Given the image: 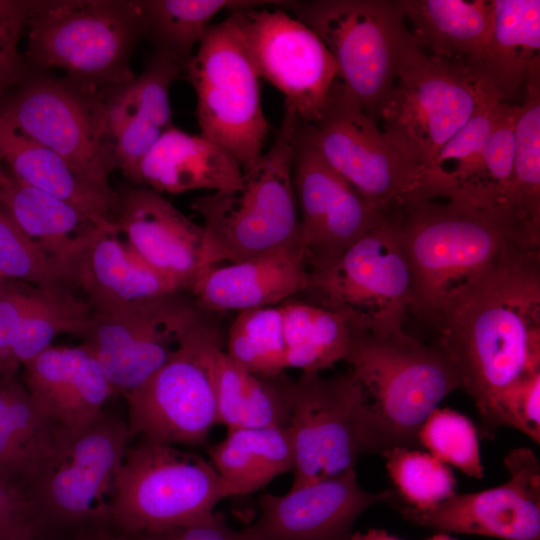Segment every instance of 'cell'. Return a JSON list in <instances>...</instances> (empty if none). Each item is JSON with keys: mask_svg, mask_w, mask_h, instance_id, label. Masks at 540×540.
<instances>
[{"mask_svg": "<svg viewBox=\"0 0 540 540\" xmlns=\"http://www.w3.org/2000/svg\"><path fill=\"white\" fill-rule=\"evenodd\" d=\"M486 433L502 395L540 371V247L512 244L436 324Z\"/></svg>", "mask_w": 540, "mask_h": 540, "instance_id": "cell-1", "label": "cell"}, {"mask_svg": "<svg viewBox=\"0 0 540 540\" xmlns=\"http://www.w3.org/2000/svg\"><path fill=\"white\" fill-rule=\"evenodd\" d=\"M409 267L411 312L436 325L514 243H532L507 213L414 197L389 211Z\"/></svg>", "mask_w": 540, "mask_h": 540, "instance_id": "cell-2", "label": "cell"}, {"mask_svg": "<svg viewBox=\"0 0 540 540\" xmlns=\"http://www.w3.org/2000/svg\"><path fill=\"white\" fill-rule=\"evenodd\" d=\"M344 361L363 393L373 453L419 447L423 422L462 389L458 371L440 349L404 329L386 335L352 329Z\"/></svg>", "mask_w": 540, "mask_h": 540, "instance_id": "cell-3", "label": "cell"}, {"mask_svg": "<svg viewBox=\"0 0 540 540\" xmlns=\"http://www.w3.org/2000/svg\"><path fill=\"white\" fill-rule=\"evenodd\" d=\"M24 58L30 70L60 69L99 94L131 82L130 58L144 36L141 1L29 0Z\"/></svg>", "mask_w": 540, "mask_h": 540, "instance_id": "cell-4", "label": "cell"}, {"mask_svg": "<svg viewBox=\"0 0 540 540\" xmlns=\"http://www.w3.org/2000/svg\"><path fill=\"white\" fill-rule=\"evenodd\" d=\"M298 122L293 106L285 103L273 144L251 166L242 169L241 185L233 191L210 192L190 203L203 220L201 271L300 242L292 179Z\"/></svg>", "mask_w": 540, "mask_h": 540, "instance_id": "cell-5", "label": "cell"}, {"mask_svg": "<svg viewBox=\"0 0 540 540\" xmlns=\"http://www.w3.org/2000/svg\"><path fill=\"white\" fill-rule=\"evenodd\" d=\"M488 84L477 71L429 54L410 34L377 123L429 174L434 158L473 115Z\"/></svg>", "mask_w": 540, "mask_h": 540, "instance_id": "cell-6", "label": "cell"}, {"mask_svg": "<svg viewBox=\"0 0 540 540\" xmlns=\"http://www.w3.org/2000/svg\"><path fill=\"white\" fill-rule=\"evenodd\" d=\"M232 497L209 460L141 439L127 448L114 479L112 520L136 537L191 524Z\"/></svg>", "mask_w": 540, "mask_h": 540, "instance_id": "cell-7", "label": "cell"}, {"mask_svg": "<svg viewBox=\"0 0 540 540\" xmlns=\"http://www.w3.org/2000/svg\"><path fill=\"white\" fill-rule=\"evenodd\" d=\"M299 129L322 159L382 213L429 197L428 171L381 130L337 80L317 120Z\"/></svg>", "mask_w": 540, "mask_h": 540, "instance_id": "cell-8", "label": "cell"}, {"mask_svg": "<svg viewBox=\"0 0 540 540\" xmlns=\"http://www.w3.org/2000/svg\"><path fill=\"white\" fill-rule=\"evenodd\" d=\"M283 8L321 39L339 81L377 121L410 36L399 0L288 1Z\"/></svg>", "mask_w": 540, "mask_h": 540, "instance_id": "cell-9", "label": "cell"}, {"mask_svg": "<svg viewBox=\"0 0 540 540\" xmlns=\"http://www.w3.org/2000/svg\"><path fill=\"white\" fill-rule=\"evenodd\" d=\"M185 71L197 98L200 135L228 151L242 169L251 166L263 154L270 126L239 9L210 26Z\"/></svg>", "mask_w": 540, "mask_h": 540, "instance_id": "cell-10", "label": "cell"}, {"mask_svg": "<svg viewBox=\"0 0 540 540\" xmlns=\"http://www.w3.org/2000/svg\"><path fill=\"white\" fill-rule=\"evenodd\" d=\"M304 293L354 330L386 335L404 329L411 277L390 213L330 265L311 271Z\"/></svg>", "mask_w": 540, "mask_h": 540, "instance_id": "cell-11", "label": "cell"}, {"mask_svg": "<svg viewBox=\"0 0 540 540\" xmlns=\"http://www.w3.org/2000/svg\"><path fill=\"white\" fill-rule=\"evenodd\" d=\"M220 341L218 328L204 315L168 361L124 396L131 438L174 446H200L207 441L219 424L209 356Z\"/></svg>", "mask_w": 540, "mask_h": 540, "instance_id": "cell-12", "label": "cell"}, {"mask_svg": "<svg viewBox=\"0 0 540 540\" xmlns=\"http://www.w3.org/2000/svg\"><path fill=\"white\" fill-rule=\"evenodd\" d=\"M65 77L30 70L5 97L0 117L56 152L92 182L113 188L106 137L105 96Z\"/></svg>", "mask_w": 540, "mask_h": 540, "instance_id": "cell-13", "label": "cell"}, {"mask_svg": "<svg viewBox=\"0 0 540 540\" xmlns=\"http://www.w3.org/2000/svg\"><path fill=\"white\" fill-rule=\"evenodd\" d=\"M184 290L118 306L91 307L81 344L114 395L126 396L164 365L204 312Z\"/></svg>", "mask_w": 540, "mask_h": 540, "instance_id": "cell-14", "label": "cell"}, {"mask_svg": "<svg viewBox=\"0 0 540 540\" xmlns=\"http://www.w3.org/2000/svg\"><path fill=\"white\" fill-rule=\"evenodd\" d=\"M365 413L361 387L349 370L328 377L302 372L292 380L291 488L337 477L373 453Z\"/></svg>", "mask_w": 540, "mask_h": 540, "instance_id": "cell-15", "label": "cell"}, {"mask_svg": "<svg viewBox=\"0 0 540 540\" xmlns=\"http://www.w3.org/2000/svg\"><path fill=\"white\" fill-rule=\"evenodd\" d=\"M130 439L127 422L106 411L86 427L67 431L30 487L45 520L65 524L112 520L114 479Z\"/></svg>", "mask_w": 540, "mask_h": 540, "instance_id": "cell-16", "label": "cell"}, {"mask_svg": "<svg viewBox=\"0 0 540 540\" xmlns=\"http://www.w3.org/2000/svg\"><path fill=\"white\" fill-rule=\"evenodd\" d=\"M248 57L295 109L301 122L317 120L337 80V67L321 39L284 8L239 9Z\"/></svg>", "mask_w": 540, "mask_h": 540, "instance_id": "cell-17", "label": "cell"}, {"mask_svg": "<svg viewBox=\"0 0 540 540\" xmlns=\"http://www.w3.org/2000/svg\"><path fill=\"white\" fill-rule=\"evenodd\" d=\"M292 179L299 241L310 272L330 265L386 218L322 159L299 122Z\"/></svg>", "mask_w": 540, "mask_h": 540, "instance_id": "cell-18", "label": "cell"}, {"mask_svg": "<svg viewBox=\"0 0 540 540\" xmlns=\"http://www.w3.org/2000/svg\"><path fill=\"white\" fill-rule=\"evenodd\" d=\"M509 480L480 492L453 495L418 510L401 507L403 515L443 533H461L503 540H540V464L527 448L504 459Z\"/></svg>", "mask_w": 540, "mask_h": 540, "instance_id": "cell-19", "label": "cell"}, {"mask_svg": "<svg viewBox=\"0 0 540 540\" xmlns=\"http://www.w3.org/2000/svg\"><path fill=\"white\" fill-rule=\"evenodd\" d=\"M397 498L395 490H364L352 469L283 495L263 494L256 521L242 530L249 540H350L355 521L366 509Z\"/></svg>", "mask_w": 540, "mask_h": 540, "instance_id": "cell-20", "label": "cell"}, {"mask_svg": "<svg viewBox=\"0 0 540 540\" xmlns=\"http://www.w3.org/2000/svg\"><path fill=\"white\" fill-rule=\"evenodd\" d=\"M118 192L116 226L145 263L189 291L202 270L204 230L161 193L143 186Z\"/></svg>", "mask_w": 540, "mask_h": 540, "instance_id": "cell-21", "label": "cell"}, {"mask_svg": "<svg viewBox=\"0 0 540 540\" xmlns=\"http://www.w3.org/2000/svg\"><path fill=\"white\" fill-rule=\"evenodd\" d=\"M310 280L300 242L244 261L205 268L189 292L203 311L237 313L280 305Z\"/></svg>", "mask_w": 540, "mask_h": 540, "instance_id": "cell-22", "label": "cell"}, {"mask_svg": "<svg viewBox=\"0 0 540 540\" xmlns=\"http://www.w3.org/2000/svg\"><path fill=\"white\" fill-rule=\"evenodd\" d=\"M181 71L175 63L153 54L139 76L105 96L113 168L128 179L144 155L173 127L169 91Z\"/></svg>", "mask_w": 540, "mask_h": 540, "instance_id": "cell-23", "label": "cell"}, {"mask_svg": "<svg viewBox=\"0 0 540 540\" xmlns=\"http://www.w3.org/2000/svg\"><path fill=\"white\" fill-rule=\"evenodd\" d=\"M22 367V381L37 407L69 432L95 421L114 395L100 365L82 344H52Z\"/></svg>", "mask_w": 540, "mask_h": 540, "instance_id": "cell-24", "label": "cell"}, {"mask_svg": "<svg viewBox=\"0 0 540 540\" xmlns=\"http://www.w3.org/2000/svg\"><path fill=\"white\" fill-rule=\"evenodd\" d=\"M158 193L228 192L242 182V167L225 149L176 127L166 131L129 179Z\"/></svg>", "mask_w": 540, "mask_h": 540, "instance_id": "cell-25", "label": "cell"}, {"mask_svg": "<svg viewBox=\"0 0 540 540\" xmlns=\"http://www.w3.org/2000/svg\"><path fill=\"white\" fill-rule=\"evenodd\" d=\"M0 153L19 183L54 196L99 225H116L119 197L80 174L64 158L0 117Z\"/></svg>", "mask_w": 540, "mask_h": 540, "instance_id": "cell-26", "label": "cell"}, {"mask_svg": "<svg viewBox=\"0 0 540 540\" xmlns=\"http://www.w3.org/2000/svg\"><path fill=\"white\" fill-rule=\"evenodd\" d=\"M0 204L74 285L81 260L102 225L72 205L19 183L8 168L0 180Z\"/></svg>", "mask_w": 540, "mask_h": 540, "instance_id": "cell-27", "label": "cell"}, {"mask_svg": "<svg viewBox=\"0 0 540 540\" xmlns=\"http://www.w3.org/2000/svg\"><path fill=\"white\" fill-rule=\"evenodd\" d=\"M74 285L91 307L125 305L181 290L137 256L110 224L102 225L88 246Z\"/></svg>", "mask_w": 540, "mask_h": 540, "instance_id": "cell-28", "label": "cell"}, {"mask_svg": "<svg viewBox=\"0 0 540 540\" xmlns=\"http://www.w3.org/2000/svg\"><path fill=\"white\" fill-rule=\"evenodd\" d=\"M67 430L35 404L17 371L0 376V477L30 490Z\"/></svg>", "mask_w": 540, "mask_h": 540, "instance_id": "cell-29", "label": "cell"}, {"mask_svg": "<svg viewBox=\"0 0 540 540\" xmlns=\"http://www.w3.org/2000/svg\"><path fill=\"white\" fill-rule=\"evenodd\" d=\"M502 103L503 100L489 82L473 115L443 145L431 163L430 198L497 209L486 172L485 149Z\"/></svg>", "mask_w": 540, "mask_h": 540, "instance_id": "cell-30", "label": "cell"}, {"mask_svg": "<svg viewBox=\"0 0 540 540\" xmlns=\"http://www.w3.org/2000/svg\"><path fill=\"white\" fill-rule=\"evenodd\" d=\"M399 5L425 51L477 71L491 29V0H399Z\"/></svg>", "mask_w": 540, "mask_h": 540, "instance_id": "cell-31", "label": "cell"}, {"mask_svg": "<svg viewBox=\"0 0 540 540\" xmlns=\"http://www.w3.org/2000/svg\"><path fill=\"white\" fill-rule=\"evenodd\" d=\"M490 34L477 71L501 99L516 104L525 95L532 66L540 62V1L491 0Z\"/></svg>", "mask_w": 540, "mask_h": 540, "instance_id": "cell-32", "label": "cell"}, {"mask_svg": "<svg viewBox=\"0 0 540 540\" xmlns=\"http://www.w3.org/2000/svg\"><path fill=\"white\" fill-rule=\"evenodd\" d=\"M215 385L219 424L229 429L288 427L292 381L256 376L230 358L222 341L209 356Z\"/></svg>", "mask_w": 540, "mask_h": 540, "instance_id": "cell-33", "label": "cell"}, {"mask_svg": "<svg viewBox=\"0 0 540 540\" xmlns=\"http://www.w3.org/2000/svg\"><path fill=\"white\" fill-rule=\"evenodd\" d=\"M207 453L232 496L255 492L294 466L290 430L282 426L229 429Z\"/></svg>", "mask_w": 540, "mask_h": 540, "instance_id": "cell-34", "label": "cell"}, {"mask_svg": "<svg viewBox=\"0 0 540 540\" xmlns=\"http://www.w3.org/2000/svg\"><path fill=\"white\" fill-rule=\"evenodd\" d=\"M278 5V1L241 0H142L144 36L159 55L186 70L193 48L211 26V20L221 10L233 11L263 5Z\"/></svg>", "mask_w": 540, "mask_h": 540, "instance_id": "cell-35", "label": "cell"}, {"mask_svg": "<svg viewBox=\"0 0 540 540\" xmlns=\"http://www.w3.org/2000/svg\"><path fill=\"white\" fill-rule=\"evenodd\" d=\"M279 306L286 369L320 373L344 361L352 328L343 316L312 302L286 301Z\"/></svg>", "mask_w": 540, "mask_h": 540, "instance_id": "cell-36", "label": "cell"}, {"mask_svg": "<svg viewBox=\"0 0 540 540\" xmlns=\"http://www.w3.org/2000/svg\"><path fill=\"white\" fill-rule=\"evenodd\" d=\"M509 214L540 244V62L529 72L515 125Z\"/></svg>", "mask_w": 540, "mask_h": 540, "instance_id": "cell-37", "label": "cell"}, {"mask_svg": "<svg viewBox=\"0 0 540 540\" xmlns=\"http://www.w3.org/2000/svg\"><path fill=\"white\" fill-rule=\"evenodd\" d=\"M91 313L86 298L73 293L70 284H34L9 358L22 366L51 346L60 334L81 337Z\"/></svg>", "mask_w": 540, "mask_h": 540, "instance_id": "cell-38", "label": "cell"}, {"mask_svg": "<svg viewBox=\"0 0 540 540\" xmlns=\"http://www.w3.org/2000/svg\"><path fill=\"white\" fill-rule=\"evenodd\" d=\"M225 351L256 376H281L286 364L280 306L237 313L229 328Z\"/></svg>", "mask_w": 540, "mask_h": 540, "instance_id": "cell-39", "label": "cell"}, {"mask_svg": "<svg viewBox=\"0 0 540 540\" xmlns=\"http://www.w3.org/2000/svg\"><path fill=\"white\" fill-rule=\"evenodd\" d=\"M381 455L398 497L408 506L424 510L455 495L453 472L430 453L398 447Z\"/></svg>", "mask_w": 540, "mask_h": 540, "instance_id": "cell-40", "label": "cell"}, {"mask_svg": "<svg viewBox=\"0 0 540 540\" xmlns=\"http://www.w3.org/2000/svg\"><path fill=\"white\" fill-rule=\"evenodd\" d=\"M418 440L420 446L443 463L469 477L483 478L478 431L467 416L437 407L421 425Z\"/></svg>", "mask_w": 540, "mask_h": 540, "instance_id": "cell-41", "label": "cell"}, {"mask_svg": "<svg viewBox=\"0 0 540 540\" xmlns=\"http://www.w3.org/2000/svg\"><path fill=\"white\" fill-rule=\"evenodd\" d=\"M0 277L35 285L69 284L57 264L23 232L1 204Z\"/></svg>", "mask_w": 540, "mask_h": 540, "instance_id": "cell-42", "label": "cell"}, {"mask_svg": "<svg viewBox=\"0 0 540 540\" xmlns=\"http://www.w3.org/2000/svg\"><path fill=\"white\" fill-rule=\"evenodd\" d=\"M520 104L503 101L485 149L488 180L497 209L509 214L514 155V130Z\"/></svg>", "mask_w": 540, "mask_h": 540, "instance_id": "cell-43", "label": "cell"}, {"mask_svg": "<svg viewBox=\"0 0 540 540\" xmlns=\"http://www.w3.org/2000/svg\"><path fill=\"white\" fill-rule=\"evenodd\" d=\"M29 0H0V108L8 93L29 72L19 43L24 36Z\"/></svg>", "mask_w": 540, "mask_h": 540, "instance_id": "cell-44", "label": "cell"}, {"mask_svg": "<svg viewBox=\"0 0 540 540\" xmlns=\"http://www.w3.org/2000/svg\"><path fill=\"white\" fill-rule=\"evenodd\" d=\"M45 521L27 487L0 477V540H37Z\"/></svg>", "mask_w": 540, "mask_h": 540, "instance_id": "cell-45", "label": "cell"}, {"mask_svg": "<svg viewBox=\"0 0 540 540\" xmlns=\"http://www.w3.org/2000/svg\"><path fill=\"white\" fill-rule=\"evenodd\" d=\"M513 427L534 442H540V371L518 382L499 399L494 413V429Z\"/></svg>", "mask_w": 540, "mask_h": 540, "instance_id": "cell-46", "label": "cell"}, {"mask_svg": "<svg viewBox=\"0 0 540 540\" xmlns=\"http://www.w3.org/2000/svg\"><path fill=\"white\" fill-rule=\"evenodd\" d=\"M133 540H249L243 530H234L217 512L184 526L132 537Z\"/></svg>", "mask_w": 540, "mask_h": 540, "instance_id": "cell-47", "label": "cell"}, {"mask_svg": "<svg viewBox=\"0 0 540 540\" xmlns=\"http://www.w3.org/2000/svg\"><path fill=\"white\" fill-rule=\"evenodd\" d=\"M350 540H400L397 537L388 534L382 529H369L368 531L355 532L352 534Z\"/></svg>", "mask_w": 540, "mask_h": 540, "instance_id": "cell-48", "label": "cell"}, {"mask_svg": "<svg viewBox=\"0 0 540 540\" xmlns=\"http://www.w3.org/2000/svg\"><path fill=\"white\" fill-rule=\"evenodd\" d=\"M76 540H133V538L128 535H114L100 532L93 535L84 536Z\"/></svg>", "mask_w": 540, "mask_h": 540, "instance_id": "cell-49", "label": "cell"}, {"mask_svg": "<svg viewBox=\"0 0 540 540\" xmlns=\"http://www.w3.org/2000/svg\"><path fill=\"white\" fill-rule=\"evenodd\" d=\"M19 367V365L11 361L0 351V376L7 373L15 372L18 370Z\"/></svg>", "mask_w": 540, "mask_h": 540, "instance_id": "cell-50", "label": "cell"}, {"mask_svg": "<svg viewBox=\"0 0 540 540\" xmlns=\"http://www.w3.org/2000/svg\"><path fill=\"white\" fill-rule=\"evenodd\" d=\"M428 540H455L451 538L447 533L440 532Z\"/></svg>", "mask_w": 540, "mask_h": 540, "instance_id": "cell-51", "label": "cell"}, {"mask_svg": "<svg viewBox=\"0 0 540 540\" xmlns=\"http://www.w3.org/2000/svg\"><path fill=\"white\" fill-rule=\"evenodd\" d=\"M6 171H7V167H6L5 163H4L2 155L0 153V180L3 177V175L6 173Z\"/></svg>", "mask_w": 540, "mask_h": 540, "instance_id": "cell-52", "label": "cell"}, {"mask_svg": "<svg viewBox=\"0 0 540 540\" xmlns=\"http://www.w3.org/2000/svg\"><path fill=\"white\" fill-rule=\"evenodd\" d=\"M4 281H5V280H3V279L0 277V290H1V288H2V285H3Z\"/></svg>", "mask_w": 540, "mask_h": 540, "instance_id": "cell-53", "label": "cell"}]
</instances>
